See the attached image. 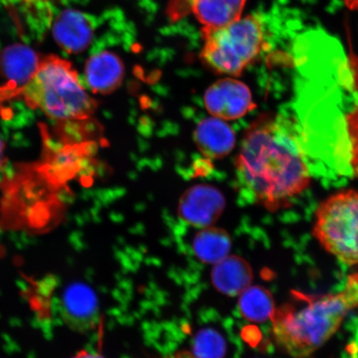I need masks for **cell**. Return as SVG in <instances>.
<instances>
[{"label": "cell", "instance_id": "obj_21", "mask_svg": "<svg viewBox=\"0 0 358 358\" xmlns=\"http://www.w3.org/2000/svg\"><path fill=\"white\" fill-rule=\"evenodd\" d=\"M167 358H196L192 353L189 352H178L173 353V355L168 357Z\"/></svg>", "mask_w": 358, "mask_h": 358}, {"label": "cell", "instance_id": "obj_4", "mask_svg": "<svg viewBox=\"0 0 358 358\" xmlns=\"http://www.w3.org/2000/svg\"><path fill=\"white\" fill-rule=\"evenodd\" d=\"M203 36L201 59L215 73L230 78L239 77L265 45L261 22L252 15L222 28H203Z\"/></svg>", "mask_w": 358, "mask_h": 358}, {"label": "cell", "instance_id": "obj_15", "mask_svg": "<svg viewBox=\"0 0 358 358\" xmlns=\"http://www.w3.org/2000/svg\"><path fill=\"white\" fill-rule=\"evenodd\" d=\"M231 238L221 227H209L201 229L192 241V250L196 258L208 265H216L229 256Z\"/></svg>", "mask_w": 358, "mask_h": 358}, {"label": "cell", "instance_id": "obj_24", "mask_svg": "<svg viewBox=\"0 0 358 358\" xmlns=\"http://www.w3.org/2000/svg\"><path fill=\"white\" fill-rule=\"evenodd\" d=\"M356 358H358V357H356Z\"/></svg>", "mask_w": 358, "mask_h": 358}, {"label": "cell", "instance_id": "obj_19", "mask_svg": "<svg viewBox=\"0 0 358 358\" xmlns=\"http://www.w3.org/2000/svg\"><path fill=\"white\" fill-rule=\"evenodd\" d=\"M71 358H105L100 352L86 350H80Z\"/></svg>", "mask_w": 358, "mask_h": 358}, {"label": "cell", "instance_id": "obj_9", "mask_svg": "<svg viewBox=\"0 0 358 358\" xmlns=\"http://www.w3.org/2000/svg\"><path fill=\"white\" fill-rule=\"evenodd\" d=\"M95 25L91 17L77 10L62 12L53 24V37L69 55H78L91 44Z\"/></svg>", "mask_w": 358, "mask_h": 358}, {"label": "cell", "instance_id": "obj_23", "mask_svg": "<svg viewBox=\"0 0 358 358\" xmlns=\"http://www.w3.org/2000/svg\"><path fill=\"white\" fill-rule=\"evenodd\" d=\"M6 97H10V92L6 87L0 88V101L6 99Z\"/></svg>", "mask_w": 358, "mask_h": 358}, {"label": "cell", "instance_id": "obj_11", "mask_svg": "<svg viewBox=\"0 0 358 358\" xmlns=\"http://www.w3.org/2000/svg\"><path fill=\"white\" fill-rule=\"evenodd\" d=\"M194 140L201 154L209 159H221L236 146V134L225 120L213 117L201 120L194 133Z\"/></svg>", "mask_w": 358, "mask_h": 358}, {"label": "cell", "instance_id": "obj_6", "mask_svg": "<svg viewBox=\"0 0 358 358\" xmlns=\"http://www.w3.org/2000/svg\"><path fill=\"white\" fill-rule=\"evenodd\" d=\"M204 105L213 117L223 120L240 119L256 108L249 87L232 78L213 83L205 92Z\"/></svg>", "mask_w": 358, "mask_h": 358}, {"label": "cell", "instance_id": "obj_14", "mask_svg": "<svg viewBox=\"0 0 358 358\" xmlns=\"http://www.w3.org/2000/svg\"><path fill=\"white\" fill-rule=\"evenodd\" d=\"M246 0H192V12L203 28L217 29L241 17Z\"/></svg>", "mask_w": 358, "mask_h": 358}, {"label": "cell", "instance_id": "obj_16", "mask_svg": "<svg viewBox=\"0 0 358 358\" xmlns=\"http://www.w3.org/2000/svg\"><path fill=\"white\" fill-rule=\"evenodd\" d=\"M239 310L245 320L263 323L271 320L276 310L272 294L262 286H252L240 295Z\"/></svg>", "mask_w": 358, "mask_h": 358}, {"label": "cell", "instance_id": "obj_5", "mask_svg": "<svg viewBox=\"0 0 358 358\" xmlns=\"http://www.w3.org/2000/svg\"><path fill=\"white\" fill-rule=\"evenodd\" d=\"M313 235L339 262L358 265V191L343 190L324 200L317 209Z\"/></svg>", "mask_w": 358, "mask_h": 358}, {"label": "cell", "instance_id": "obj_17", "mask_svg": "<svg viewBox=\"0 0 358 358\" xmlns=\"http://www.w3.org/2000/svg\"><path fill=\"white\" fill-rule=\"evenodd\" d=\"M196 358H222L225 343L220 335L213 331H205L196 336L194 344Z\"/></svg>", "mask_w": 358, "mask_h": 358}, {"label": "cell", "instance_id": "obj_1", "mask_svg": "<svg viewBox=\"0 0 358 358\" xmlns=\"http://www.w3.org/2000/svg\"><path fill=\"white\" fill-rule=\"evenodd\" d=\"M302 133L279 115H263L246 129L235 160L249 198L270 212L287 208L310 185Z\"/></svg>", "mask_w": 358, "mask_h": 358}, {"label": "cell", "instance_id": "obj_7", "mask_svg": "<svg viewBox=\"0 0 358 358\" xmlns=\"http://www.w3.org/2000/svg\"><path fill=\"white\" fill-rule=\"evenodd\" d=\"M226 208V198L217 187L198 185L187 189L179 199L178 213L183 221L200 229L212 227Z\"/></svg>", "mask_w": 358, "mask_h": 358}, {"label": "cell", "instance_id": "obj_2", "mask_svg": "<svg viewBox=\"0 0 358 358\" xmlns=\"http://www.w3.org/2000/svg\"><path fill=\"white\" fill-rule=\"evenodd\" d=\"M292 301L271 317L272 334L282 350L294 358H307L333 337L348 313L358 307V274L348 277L338 293L293 292Z\"/></svg>", "mask_w": 358, "mask_h": 358}, {"label": "cell", "instance_id": "obj_12", "mask_svg": "<svg viewBox=\"0 0 358 358\" xmlns=\"http://www.w3.org/2000/svg\"><path fill=\"white\" fill-rule=\"evenodd\" d=\"M124 67L120 58L110 52L96 53L89 58L85 69L87 86L94 93L107 95L122 85Z\"/></svg>", "mask_w": 358, "mask_h": 358}, {"label": "cell", "instance_id": "obj_10", "mask_svg": "<svg viewBox=\"0 0 358 358\" xmlns=\"http://www.w3.org/2000/svg\"><path fill=\"white\" fill-rule=\"evenodd\" d=\"M42 58L32 48L15 44L0 53V70L8 80L6 86L15 95L33 78Z\"/></svg>", "mask_w": 358, "mask_h": 358}, {"label": "cell", "instance_id": "obj_13", "mask_svg": "<svg viewBox=\"0 0 358 358\" xmlns=\"http://www.w3.org/2000/svg\"><path fill=\"white\" fill-rule=\"evenodd\" d=\"M252 268L245 259L228 256L214 265L212 271L213 285L219 292L235 297L241 295L252 285Z\"/></svg>", "mask_w": 358, "mask_h": 358}, {"label": "cell", "instance_id": "obj_3", "mask_svg": "<svg viewBox=\"0 0 358 358\" xmlns=\"http://www.w3.org/2000/svg\"><path fill=\"white\" fill-rule=\"evenodd\" d=\"M20 95L29 106L59 122L87 120L98 106L79 82L70 62L55 55L42 58Z\"/></svg>", "mask_w": 358, "mask_h": 358}, {"label": "cell", "instance_id": "obj_20", "mask_svg": "<svg viewBox=\"0 0 358 358\" xmlns=\"http://www.w3.org/2000/svg\"><path fill=\"white\" fill-rule=\"evenodd\" d=\"M4 151H6V144H4L2 138L0 137V170H2L7 163V159L6 154H4Z\"/></svg>", "mask_w": 358, "mask_h": 358}, {"label": "cell", "instance_id": "obj_22", "mask_svg": "<svg viewBox=\"0 0 358 358\" xmlns=\"http://www.w3.org/2000/svg\"><path fill=\"white\" fill-rule=\"evenodd\" d=\"M346 6L351 10H358V0H344Z\"/></svg>", "mask_w": 358, "mask_h": 358}, {"label": "cell", "instance_id": "obj_8", "mask_svg": "<svg viewBox=\"0 0 358 358\" xmlns=\"http://www.w3.org/2000/svg\"><path fill=\"white\" fill-rule=\"evenodd\" d=\"M62 315L66 323L80 331L93 329L99 324L97 297L87 285H69L62 294Z\"/></svg>", "mask_w": 358, "mask_h": 358}, {"label": "cell", "instance_id": "obj_18", "mask_svg": "<svg viewBox=\"0 0 358 358\" xmlns=\"http://www.w3.org/2000/svg\"><path fill=\"white\" fill-rule=\"evenodd\" d=\"M349 66H350L352 78V87L358 94V56L351 52L349 56Z\"/></svg>", "mask_w": 358, "mask_h": 358}]
</instances>
